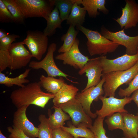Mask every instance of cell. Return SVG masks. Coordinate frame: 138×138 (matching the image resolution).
<instances>
[{"instance_id":"obj_1","label":"cell","mask_w":138,"mask_h":138,"mask_svg":"<svg viewBox=\"0 0 138 138\" xmlns=\"http://www.w3.org/2000/svg\"><path fill=\"white\" fill-rule=\"evenodd\" d=\"M39 82L28 83L11 93L10 98L17 108L24 106L33 105L43 108L55 95L44 92Z\"/></svg>"},{"instance_id":"obj_2","label":"cell","mask_w":138,"mask_h":138,"mask_svg":"<svg viewBox=\"0 0 138 138\" xmlns=\"http://www.w3.org/2000/svg\"><path fill=\"white\" fill-rule=\"evenodd\" d=\"M76 27L77 30L83 32L87 37V49L91 56H105L108 53L114 52L119 45L105 38L97 31L86 28L82 26Z\"/></svg>"},{"instance_id":"obj_3","label":"cell","mask_w":138,"mask_h":138,"mask_svg":"<svg viewBox=\"0 0 138 138\" xmlns=\"http://www.w3.org/2000/svg\"><path fill=\"white\" fill-rule=\"evenodd\" d=\"M25 18L42 17L46 21L54 8V0H14Z\"/></svg>"},{"instance_id":"obj_4","label":"cell","mask_w":138,"mask_h":138,"mask_svg":"<svg viewBox=\"0 0 138 138\" xmlns=\"http://www.w3.org/2000/svg\"><path fill=\"white\" fill-rule=\"evenodd\" d=\"M138 72V62L128 70L102 74L105 79L103 86L104 96L114 97L117 88L123 84L128 85Z\"/></svg>"},{"instance_id":"obj_5","label":"cell","mask_w":138,"mask_h":138,"mask_svg":"<svg viewBox=\"0 0 138 138\" xmlns=\"http://www.w3.org/2000/svg\"><path fill=\"white\" fill-rule=\"evenodd\" d=\"M56 49L57 45L55 43H51L48 47L47 54L45 57L40 61H30L29 64V67L34 70L43 69L46 72L48 76L54 77L56 76L62 77L72 83H78L77 82L69 79L67 77H72L62 71L55 64L53 54Z\"/></svg>"},{"instance_id":"obj_6","label":"cell","mask_w":138,"mask_h":138,"mask_svg":"<svg viewBox=\"0 0 138 138\" xmlns=\"http://www.w3.org/2000/svg\"><path fill=\"white\" fill-rule=\"evenodd\" d=\"M58 107L68 114L75 126L89 128L92 126V118L86 113L81 104L75 98L60 104Z\"/></svg>"},{"instance_id":"obj_7","label":"cell","mask_w":138,"mask_h":138,"mask_svg":"<svg viewBox=\"0 0 138 138\" xmlns=\"http://www.w3.org/2000/svg\"><path fill=\"white\" fill-rule=\"evenodd\" d=\"M27 33V36L22 42L27 46L33 57L41 60L48 49V37L38 30H28Z\"/></svg>"},{"instance_id":"obj_8","label":"cell","mask_w":138,"mask_h":138,"mask_svg":"<svg viewBox=\"0 0 138 138\" xmlns=\"http://www.w3.org/2000/svg\"><path fill=\"white\" fill-rule=\"evenodd\" d=\"M103 68L102 74L128 70L138 62V53L133 55L126 54L114 59H107L105 56H100Z\"/></svg>"},{"instance_id":"obj_9","label":"cell","mask_w":138,"mask_h":138,"mask_svg":"<svg viewBox=\"0 0 138 138\" xmlns=\"http://www.w3.org/2000/svg\"><path fill=\"white\" fill-rule=\"evenodd\" d=\"M100 33L107 39L120 45L125 47L126 53L133 55L138 53V35L131 37L126 35L124 29L113 32L109 31L104 27L101 29Z\"/></svg>"},{"instance_id":"obj_10","label":"cell","mask_w":138,"mask_h":138,"mask_svg":"<svg viewBox=\"0 0 138 138\" xmlns=\"http://www.w3.org/2000/svg\"><path fill=\"white\" fill-rule=\"evenodd\" d=\"M102 77L100 82L97 85L78 93L75 98L81 104L86 113L92 119L95 118L97 116L96 113L91 111V105L93 101H98L99 97L104 94L103 86L105 79L104 77Z\"/></svg>"},{"instance_id":"obj_11","label":"cell","mask_w":138,"mask_h":138,"mask_svg":"<svg viewBox=\"0 0 138 138\" xmlns=\"http://www.w3.org/2000/svg\"><path fill=\"white\" fill-rule=\"evenodd\" d=\"M99 99L102 102V106L100 110H97L95 113L98 116L103 118L116 112L128 113L124 108L125 106L132 101L131 97H126L120 99L114 97H107L101 96L99 97Z\"/></svg>"},{"instance_id":"obj_12","label":"cell","mask_w":138,"mask_h":138,"mask_svg":"<svg viewBox=\"0 0 138 138\" xmlns=\"http://www.w3.org/2000/svg\"><path fill=\"white\" fill-rule=\"evenodd\" d=\"M10 56L9 67L11 70L19 69L26 66L33 57L22 42L13 43L8 50Z\"/></svg>"},{"instance_id":"obj_13","label":"cell","mask_w":138,"mask_h":138,"mask_svg":"<svg viewBox=\"0 0 138 138\" xmlns=\"http://www.w3.org/2000/svg\"><path fill=\"white\" fill-rule=\"evenodd\" d=\"M79 40L76 38L71 49L57 55L55 59L63 61L64 65H69L76 69H81L91 59L81 53L79 49Z\"/></svg>"},{"instance_id":"obj_14","label":"cell","mask_w":138,"mask_h":138,"mask_svg":"<svg viewBox=\"0 0 138 138\" xmlns=\"http://www.w3.org/2000/svg\"><path fill=\"white\" fill-rule=\"evenodd\" d=\"M103 70L100 57L91 59L78 72L80 75L86 73L87 78L86 85L82 90L97 85L101 80Z\"/></svg>"},{"instance_id":"obj_15","label":"cell","mask_w":138,"mask_h":138,"mask_svg":"<svg viewBox=\"0 0 138 138\" xmlns=\"http://www.w3.org/2000/svg\"><path fill=\"white\" fill-rule=\"evenodd\" d=\"M29 106L17 108L13 115V126L20 130L30 138L38 137L39 129L28 119L26 113Z\"/></svg>"},{"instance_id":"obj_16","label":"cell","mask_w":138,"mask_h":138,"mask_svg":"<svg viewBox=\"0 0 138 138\" xmlns=\"http://www.w3.org/2000/svg\"><path fill=\"white\" fill-rule=\"evenodd\" d=\"M126 4L122 8L121 16L114 19L121 28L128 29L135 27L138 23V4L133 0H126Z\"/></svg>"},{"instance_id":"obj_17","label":"cell","mask_w":138,"mask_h":138,"mask_svg":"<svg viewBox=\"0 0 138 138\" xmlns=\"http://www.w3.org/2000/svg\"><path fill=\"white\" fill-rule=\"evenodd\" d=\"M78 90V89L73 84L68 85L65 82L53 99L54 106L58 107L75 98Z\"/></svg>"},{"instance_id":"obj_18","label":"cell","mask_w":138,"mask_h":138,"mask_svg":"<svg viewBox=\"0 0 138 138\" xmlns=\"http://www.w3.org/2000/svg\"><path fill=\"white\" fill-rule=\"evenodd\" d=\"M123 119L124 137L126 138L138 137V116L129 113H120Z\"/></svg>"},{"instance_id":"obj_19","label":"cell","mask_w":138,"mask_h":138,"mask_svg":"<svg viewBox=\"0 0 138 138\" xmlns=\"http://www.w3.org/2000/svg\"><path fill=\"white\" fill-rule=\"evenodd\" d=\"M106 3L105 0H81V2L89 16L92 18L99 15L98 10L105 14L108 13L109 10L105 6Z\"/></svg>"},{"instance_id":"obj_20","label":"cell","mask_w":138,"mask_h":138,"mask_svg":"<svg viewBox=\"0 0 138 138\" xmlns=\"http://www.w3.org/2000/svg\"><path fill=\"white\" fill-rule=\"evenodd\" d=\"M54 112L52 114L50 109H48V121L52 129L60 128L64 126L65 122L70 119L69 116L66 114L60 107L54 106Z\"/></svg>"},{"instance_id":"obj_21","label":"cell","mask_w":138,"mask_h":138,"mask_svg":"<svg viewBox=\"0 0 138 138\" xmlns=\"http://www.w3.org/2000/svg\"><path fill=\"white\" fill-rule=\"evenodd\" d=\"M39 80V82L41 87L48 93L54 95L58 92L65 83L63 77H60L57 79L43 75L40 77Z\"/></svg>"},{"instance_id":"obj_22","label":"cell","mask_w":138,"mask_h":138,"mask_svg":"<svg viewBox=\"0 0 138 138\" xmlns=\"http://www.w3.org/2000/svg\"><path fill=\"white\" fill-rule=\"evenodd\" d=\"M47 21V26L43 32L46 36H52L55 33L56 28H62L61 24L62 21L60 17V12L56 7L49 15Z\"/></svg>"},{"instance_id":"obj_23","label":"cell","mask_w":138,"mask_h":138,"mask_svg":"<svg viewBox=\"0 0 138 138\" xmlns=\"http://www.w3.org/2000/svg\"><path fill=\"white\" fill-rule=\"evenodd\" d=\"M31 70L30 68L26 69L25 72L18 76L14 78H10L6 76L2 72H0V84L10 87L14 85L22 87L24 84L28 83L30 81L26 79Z\"/></svg>"},{"instance_id":"obj_24","label":"cell","mask_w":138,"mask_h":138,"mask_svg":"<svg viewBox=\"0 0 138 138\" xmlns=\"http://www.w3.org/2000/svg\"><path fill=\"white\" fill-rule=\"evenodd\" d=\"M86 12L84 7H81L79 5L75 3L66 20V24L71 25L74 27L78 26H82L85 21Z\"/></svg>"},{"instance_id":"obj_25","label":"cell","mask_w":138,"mask_h":138,"mask_svg":"<svg viewBox=\"0 0 138 138\" xmlns=\"http://www.w3.org/2000/svg\"><path fill=\"white\" fill-rule=\"evenodd\" d=\"M67 125L68 127L63 126L61 128L71 134L74 138H95L94 133L90 129L87 127H76L70 121L68 122Z\"/></svg>"},{"instance_id":"obj_26","label":"cell","mask_w":138,"mask_h":138,"mask_svg":"<svg viewBox=\"0 0 138 138\" xmlns=\"http://www.w3.org/2000/svg\"><path fill=\"white\" fill-rule=\"evenodd\" d=\"M75 27L70 25L67 32L63 34L61 38L63 43L58 50L59 53H62L68 51L73 45L76 38L78 31Z\"/></svg>"},{"instance_id":"obj_27","label":"cell","mask_w":138,"mask_h":138,"mask_svg":"<svg viewBox=\"0 0 138 138\" xmlns=\"http://www.w3.org/2000/svg\"><path fill=\"white\" fill-rule=\"evenodd\" d=\"M40 123L38 126L39 138H53L52 129L50 126L48 118L43 114L38 117Z\"/></svg>"},{"instance_id":"obj_28","label":"cell","mask_w":138,"mask_h":138,"mask_svg":"<svg viewBox=\"0 0 138 138\" xmlns=\"http://www.w3.org/2000/svg\"><path fill=\"white\" fill-rule=\"evenodd\" d=\"M55 7L58 9L62 22L67 20L74 3L73 0H54Z\"/></svg>"},{"instance_id":"obj_29","label":"cell","mask_w":138,"mask_h":138,"mask_svg":"<svg viewBox=\"0 0 138 138\" xmlns=\"http://www.w3.org/2000/svg\"><path fill=\"white\" fill-rule=\"evenodd\" d=\"M105 121L110 130L120 129L123 131L124 130L123 119L120 113L117 112L107 117Z\"/></svg>"},{"instance_id":"obj_30","label":"cell","mask_w":138,"mask_h":138,"mask_svg":"<svg viewBox=\"0 0 138 138\" xmlns=\"http://www.w3.org/2000/svg\"><path fill=\"white\" fill-rule=\"evenodd\" d=\"M13 17L14 22L18 24L24 23L25 18L17 7L14 0H2Z\"/></svg>"},{"instance_id":"obj_31","label":"cell","mask_w":138,"mask_h":138,"mask_svg":"<svg viewBox=\"0 0 138 138\" xmlns=\"http://www.w3.org/2000/svg\"><path fill=\"white\" fill-rule=\"evenodd\" d=\"M104 119L98 116L90 128L94 133L95 138H109L106 135V131L103 126Z\"/></svg>"},{"instance_id":"obj_32","label":"cell","mask_w":138,"mask_h":138,"mask_svg":"<svg viewBox=\"0 0 138 138\" xmlns=\"http://www.w3.org/2000/svg\"><path fill=\"white\" fill-rule=\"evenodd\" d=\"M138 89V72L126 88H120L118 93L121 97H129L135 90Z\"/></svg>"},{"instance_id":"obj_33","label":"cell","mask_w":138,"mask_h":138,"mask_svg":"<svg viewBox=\"0 0 138 138\" xmlns=\"http://www.w3.org/2000/svg\"><path fill=\"white\" fill-rule=\"evenodd\" d=\"M0 22L2 23L14 22L12 15L2 0H0Z\"/></svg>"},{"instance_id":"obj_34","label":"cell","mask_w":138,"mask_h":138,"mask_svg":"<svg viewBox=\"0 0 138 138\" xmlns=\"http://www.w3.org/2000/svg\"><path fill=\"white\" fill-rule=\"evenodd\" d=\"M20 36L15 34H9L0 39V50L8 51L9 48L17 38Z\"/></svg>"},{"instance_id":"obj_35","label":"cell","mask_w":138,"mask_h":138,"mask_svg":"<svg viewBox=\"0 0 138 138\" xmlns=\"http://www.w3.org/2000/svg\"><path fill=\"white\" fill-rule=\"evenodd\" d=\"M10 56L8 51L0 50V72L9 67Z\"/></svg>"},{"instance_id":"obj_36","label":"cell","mask_w":138,"mask_h":138,"mask_svg":"<svg viewBox=\"0 0 138 138\" xmlns=\"http://www.w3.org/2000/svg\"><path fill=\"white\" fill-rule=\"evenodd\" d=\"M7 130L10 134L9 138H30L26 135L21 130L13 126H9Z\"/></svg>"},{"instance_id":"obj_37","label":"cell","mask_w":138,"mask_h":138,"mask_svg":"<svg viewBox=\"0 0 138 138\" xmlns=\"http://www.w3.org/2000/svg\"><path fill=\"white\" fill-rule=\"evenodd\" d=\"M53 138H74L70 133L61 128L52 129Z\"/></svg>"},{"instance_id":"obj_38","label":"cell","mask_w":138,"mask_h":138,"mask_svg":"<svg viewBox=\"0 0 138 138\" xmlns=\"http://www.w3.org/2000/svg\"><path fill=\"white\" fill-rule=\"evenodd\" d=\"M131 97L132 101L135 103L138 108V89L134 91Z\"/></svg>"},{"instance_id":"obj_39","label":"cell","mask_w":138,"mask_h":138,"mask_svg":"<svg viewBox=\"0 0 138 138\" xmlns=\"http://www.w3.org/2000/svg\"><path fill=\"white\" fill-rule=\"evenodd\" d=\"M9 34V33L8 32L5 31L2 29H0V39Z\"/></svg>"},{"instance_id":"obj_40","label":"cell","mask_w":138,"mask_h":138,"mask_svg":"<svg viewBox=\"0 0 138 138\" xmlns=\"http://www.w3.org/2000/svg\"><path fill=\"white\" fill-rule=\"evenodd\" d=\"M0 138H9L6 137L2 133L1 131L0 130Z\"/></svg>"},{"instance_id":"obj_41","label":"cell","mask_w":138,"mask_h":138,"mask_svg":"<svg viewBox=\"0 0 138 138\" xmlns=\"http://www.w3.org/2000/svg\"><path fill=\"white\" fill-rule=\"evenodd\" d=\"M138 116V111L137 112V115Z\"/></svg>"},{"instance_id":"obj_42","label":"cell","mask_w":138,"mask_h":138,"mask_svg":"<svg viewBox=\"0 0 138 138\" xmlns=\"http://www.w3.org/2000/svg\"><path fill=\"white\" fill-rule=\"evenodd\" d=\"M77 138H85L82 137H79Z\"/></svg>"},{"instance_id":"obj_43","label":"cell","mask_w":138,"mask_h":138,"mask_svg":"<svg viewBox=\"0 0 138 138\" xmlns=\"http://www.w3.org/2000/svg\"><path fill=\"white\" fill-rule=\"evenodd\" d=\"M122 138H125V137H122ZM136 138H138V137Z\"/></svg>"}]
</instances>
